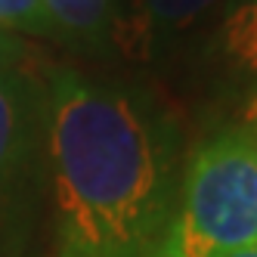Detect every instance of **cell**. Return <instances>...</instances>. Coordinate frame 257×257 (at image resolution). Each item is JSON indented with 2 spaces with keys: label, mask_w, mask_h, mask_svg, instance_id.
Instances as JSON below:
<instances>
[{
  "label": "cell",
  "mask_w": 257,
  "mask_h": 257,
  "mask_svg": "<svg viewBox=\"0 0 257 257\" xmlns=\"http://www.w3.org/2000/svg\"><path fill=\"white\" fill-rule=\"evenodd\" d=\"M0 31L47 34L44 0H0Z\"/></svg>",
  "instance_id": "52a82bcc"
},
{
  "label": "cell",
  "mask_w": 257,
  "mask_h": 257,
  "mask_svg": "<svg viewBox=\"0 0 257 257\" xmlns=\"http://www.w3.org/2000/svg\"><path fill=\"white\" fill-rule=\"evenodd\" d=\"M217 56L248 96L245 121H257V0H229L217 25Z\"/></svg>",
  "instance_id": "5b68a950"
},
{
  "label": "cell",
  "mask_w": 257,
  "mask_h": 257,
  "mask_svg": "<svg viewBox=\"0 0 257 257\" xmlns=\"http://www.w3.org/2000/svg\"><path fill=\"white\" fill-rule=\"evenodd\" d=\"M220 4L223 0H124L115 16L112 41L137 59L152 56L168 41L208 19Z\"/></svg>",
  "instance_id": "277c9868"
},
{
  "label": "cell",
  "mask_w": 257,
  "mask_h": 257,
  "mask_svg": "<svg viewBox=\"0 0 257 257\" xmlns=\"http://www.w3.org/2000/svg\"><path fill=\"white\" fill-rule=\"evenodd\" d=\"M22 59V44L13 38V34L0 31V65H13Z\"/></svg>",
  "instance_id": "ba28073f"
},
{
  "label": "cell",
  "mask_w": 257,
  "mask_h": 257,
  "mask_svg": "<svg viewBox=\"0 0 257 257\" xmlns=\"http://www.w3.org/2000/svg\"><path fill=\"white\" fill-rule=\"evenodd\" d=\"M115 16L118 0H44L47 38L93 53L112 41Z\"/></svg>",
  "instance_id": "8992f818"
},
{
  "label": "cell",
  "mask_w": 257,
  "mask_h": 257,
  "mask_svg": "<svg viewBox=\"0 0 257 257\" xmlns=\"http://www.w3.org/2000/svg\"><path fill=\"white\" fill-rule=\"evenodd\" d=\"M41 102L44 87L34 84L19 62L0 65V198L16 186L38 146Z\"/></svg>",
  "instance_id": "3957f363"
},
{
  "label": "cell",
  "mask_w": 257,
  "mask_h": 257,
  "mask_svg": "<svg viewBox=\"0 0 257 257\" xmlns=\"http://www.w3.org/2000/svg\"><path fill=\"white\" fill-rule=\"evenodd\" d=\"M41 137L59 257H158L183 180L180 124L155 93L53 71Z\"/></svg>",
  "instance_id": "6da1fadb"
},
{
  "label": "cell",
  "mask_w": 257,
  "mask_h": 257,
  "mask_svg": "<svg viewBox=\"0 0 257 257\" xmlns=\"http://www.w3.org/2000/svg\"><path fill=\"white\" fill-rule=\"evenodd\" d=\"M229 257H257V245H251V248H242V251H235V254H229Z\"/></svg>",
  "instance_id": "9c48e42d"
},
{
  "label": "cell",
  "mask_w": 257,
  "mask_h": 257,
  "mask_svg": "<svg viewBox=\"0 0 257 257\" xmlns=\"http://www.w3.org/2000/svg\"><path fill=\"white\" fill-rule=\"evenodd\" d=\"M257 245V121L211 134L183 168L158 257H229Z\"/></svg>",
  "instance_id": "7a4b0ae2"
}]
</instances>
